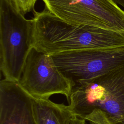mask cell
<instances>
[{
	"mask_svg": "<svg viewBox=\"0 0 124 124\" xmlns=\"http://www.w3.org/2000/svg\"><path fill=\"white\" fill-rule=\"evenodd\" d=\"M51 56L59 69L75 82L98 77L124 66V46L72 51Z\"/></svg>",
	"mask_w": 124,
	"mask_h": 124,
	"instance_id": "obj_6",
	"label": "cell"
},
{
	"mask_svg": "<svg viewBox=\"0 0 124 124\" xmlns=\"http://www.w3.org/2000/svg\"><path fill=\"white\" fill-rule=\"evenodd\" d=\"M31 41V19L9 0H0V69L5 79L19 82Z\"/></svg>",
	"mask_w": 124,
	"mask_h": 124,
	"instance_id": "obj_3",
	"label": "cell"
},
{
	"mask_svg": "<svg viewBox=\"0 0 124 124\" xmlns=\"http://www.w3.org/2000/svg\"><path fill=\"white\" fill-rule=\"evenodd\" d=\"M45 8L74 25L124 31V10L112 0H42Z\"/></svg>",
	"mask_w": 124,
	"mask_h": 124,
	"instance_id": "obj_4",
	"label": "cell"
},
{
	"mask_svg": "<svg viewBox=\"0 0 124 124\" xmlns=\"http://www.w3.org/2000/svg\"><path fill=\"white\" fill-rule=\"evenodd\" d=\"M76 83L67 101L77 117L84 119L99 109L112 124H124V66Z\"/></svg>",
	"mask_w": 124,
	"mask_h": 124,
	"instance_id": "obj_2",
	"label": "cell"
},
{
	"mask_svg": "<svg viewBox=\"0 0 124 124\" xmlns=\"http://www.w3.org/2000/svg\"><path fill=\"white\" fill-rule=\"evenodd\" d=\"M33 111L36 124H71L77 117L69 105L49 99L33 98Z\"/></svg>",
	"mask_w": 124,
	"mask_h": 124,
	"instance_id": "obj_8",
	"label": "cell"
},
{
	"mask_svg": "<svg viewBox=\"0 0 124 124\" xmlns=\"http://www.w3.org/2000/svg\"><path fill=\"white\" fill-rule=\"evenodd\" d=\"M86 121L84 119L77 117L73 120L71 124H86Z\"/></svg>",
	"mask_w": 124,
	"mask_h": 124,
	"instance_id": "obj_11",
	"label": "cell"
},
{
	"mask_svg": "<svg viewBox=\"0 0 124 124\" xmlns=\"http://www.w3.org/2000/svg\"><path fill=\"white\" fill-rule=\"evenodd\" d=\"M33 100L18 82L1 80L0 124H36Z\"/></svg>",
	"mask_w": 124,
	"mask_h": 124,
	"instance_id": "obj_7",
	"label": "cell"
},
{
	"mask_svg": "<svg viewBox=\"0 0 124 124\" xmlns=\"http://www.w3.org/2000/svg\"><path fill=\"white\" fill-rule=\"evenodd\" d=\"M14 6L20 12L25 14L34 10L37 0H9Z\"/></svg>",
	"mask_w": 124,
	"mask_h": 124,
	"instance_id": "obj_10",
	"label": "cell"
},
{
	"mask_svg": "<svg viewBox=\"0 0 124 124\" xmlns=\"http://www.w3.org/2000/svg\"><path fill=\"white\" fill-rule=\"evenodd\" d=\"M31 19V46L49 55L81 50L124 46V31L70 24L46 8Z\"/></svg>",
	"mask_w": 124,
	"mask_h": 124,
	"instance_id": "obj_1",
	"label": "cell"
},
{
	"mask_svg": "<svg viewBox=\"0 0 124 124\" xmlns=\"http://www.w3.org/2000/svg\"><path fill=\"white\" fill-rule=\"evenodd\" d=\"M118 5L121 6L124 9V0H112Z\"/></svg>",
	"mask_w": 124,
	"mask_h": 124,
	"instance_id": "obj_12",
	"label": "cell"
},
{
	"mask_svg": "<svg viewBox=\"0 0 124 124\" xmlns=\"http://www.w3.org/2000/svg\"><path fill=\"white\" fill-rule=\"evenodd\" d=\"M90 124H112L108 119L106 114L99 109L93 110L84 119Z\"/></svg>",
	"mask_w": 124,
	"mask_h": 124,
	"instance_id": "obj_9",
	"label": "cell"
},
{
	"mask_svg": "<svg viewBox=\"0 0 124 124\" xmlns=\"http://www.w3.org/2000/svg\"><path fill=\"white\" fill-rule=\"evenodd\" d=\"M18 83L31 96L40 99H49L53 94H61L68 99L76 85L59 69L51 55L32 46Z\"/></svg>",
	"mask_w": 124,
	"mask_h": 124,
	"instance_id": "obj_5",
	"label": "cell"
}]
</instances>
